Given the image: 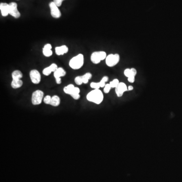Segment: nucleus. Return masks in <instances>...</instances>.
Listing matches in <instances>:
<instances>
[{"label": "nucleus", "mask_w": 182, "mask_h": 182, "mask_svg": "<svg viewBox=\"0 0 182 182\" xmlns=\"http://www.w3.org/2000/svg\"><path fill=\"white\" fill-rule=\"evenodd\" d=\"M104 99V96L101 91L99 89H94L88 93L87 99L89 101L96 104L101 103Z\"/></svg>", "instance_id": "obj_1"}, {"label": "nucleus", "mask_w": 182, "mask_h": 182, "mask_svg": "<svg viewBox=\"0 0 182 182\" xmlns=\"http://www.w3.org/2000/svg\"><path fill=\"white\" fill-rule=\"evenodd\" d=\"M84 63V57L81 54H79L78 55L72 58L69 61L70 67L73 69H78L83 66Z\"/></svg>", "instance_id": "obj_2"}, {"label": "nucleus", "mask_w": 182, "mask_h": 182, "mask_svg": "<svg viewBox=\"0 0 182 182\" xmlns=\"http://www.w3.org/2000/svg\"><path fill=\"white\" fill-rule=\"evenodd\" d=\"M120 56L118 54H109L106 58V65L109 67H113L119 62Z\"/></svg>", "instance_id": "obj_3"}, {"label": "nucleus", "mask_w": 182, "mask_h": 182, "mask_svg": "<svg viewBox=\"0 0 182 182\" xmlns=\"http://www.w3.org/2000/svg\"><path fill=\"white\" fill-rule=\"evenodd\" d=\"M44 97V93L41 90H37L33 93L32 98V102L33 105H39L42 103Z\"/></svg>", "instance_id": "obj_4"}, {"label": "nucleus", "mask_w": 182, "mask_h": 182, "mask_svg": "<svg viewBox=\"0 0 182 182\" xmlns=\"http://www.w3.org/2000/svg\"><path fill=\"white\" fill-rule=\"evenodd\" d=\"M30 76L32 83L38 84L40 83L41 80V76L38 70L36 69H33L31 70L30 73Z\"/></svg>", "instance_id": "obj_5"}, {"label": "nucleus", "mask_w": 182, "mask_h": 182, "mask_svg": "<svg viewBox=\"0 0 182 182\" xmlns=\"http://www.w3.org/2000/svg\"><path fill=\"white\" fill-rule=\"evenodd\" d=\"M9 14L15 18L20 17V13L17 9V4L16 3L12 2L9 4Z\"/></svg>", "instance_id": "obj_6"}, {"label": "nucleus", "mask_w": 182, "mask_h": 182, "mask_svg": "<svg viewBox=\"0 0 182 182\" xmlns=\"http://www.w3.org/2000/svg\"><path fill=\"white\" fill-rule=\"evenodd\" d=\"M49 7L51 10V14L52 16L55 18H59L61 17V13L57 6L54 4L53 2L50 3Z\"/></svg>", "instance_id": "obj_7"}, {"label": "nucleus", "mask_w": 182, "mask_h": 182, "mask_svg": "<svg viewBox=\"0 0 182 182\" xmlns=\"http://www.w3.org/2000/svg\"><path fill=\"white\" fill-rule=\"evenodd\" d=\"M65 75L66 72L65 71L64 69L61 67L58 68L55 72H54V76L55 78L56 83L57 84H60L61 83V77L64 76Z\"/></svg>", "instance_id": "obj_8"}, {"label": "nucleus", "mask_w": 182, "mask_h": 182, "mask_svg": "<svg viewBox=\"0 0 182 182\" xmlns=\"http://www.w3.org/2000/svg\"><path fill=\"white\" fill-rule=\"evenodd\" d=\"M127 91L128 89L127 85L122 82L120 83L118 87L115 88V93L118 97H122L124 93Z\"/></svg>", "instance_id": "obj_9"}, {"label": "nucleus", "mask_w": 182, "mask_h": 182, "mask_svg": "<svg viewBox=\"0 0 182 182\" xmlns=\"http://www.w3.org/2000/svg\"><path fill=\"white\" fill-rule=\"evenodd\" d=\"M58 68V67L57 65L55 63H53L48 67L44 68V70H43V74H44L45 76H49L52 72H55Z\"/></svg>", "instance_id": "obj_10"}, {"label": "nucleus", "mask_w": 182, "mask_h": 182, "mask_svg": "<svg viewBox=\"0 0 182 182\" xmlns=\"http://www.w3.org/2000/svg\"><path fill=\"white\" fill-rule=\"evenodd\" d=\"M0 10L3 16L6 17L9 14V4L2 3L0 4Z\"/></svg>", "instance_id": "obj_11"}, {"label": "nucleus", "mask_w": 182, "mask_h": 182, "mask_svg": "<svg viewBox=\"0 0 182 182\" xmlns=\"http://www.w3.org/2000/svg\"><path fill=\"white\" fill-rule=\"evenodd\" d=\"M91 60L94 64H97L101 61V58L99 52H94L91 56Z\"/></svg>", "instance_id": "obj_12"}, {"label": "nucleus", "mask_w": 182, "mask_h": 182, "mask_svg": "<svg viewBox=\"0 0 182 182\" xmlns=\"http://www.w3.org/2000/svg\"><path fill=\"white\" fill-rule=\"evenodd\" d=\"M68 51V48L65 45H63L61 46L56 47V54L58 56L64 55L65 53H67Z\"/></svg>", "instance_id": "obj_13"}, {"label": "nucleus", "mask_w": 182, "mask_h": 182, "mask_svg": "<svg viewBox=\"0 0 182 182\" xmlns=\"http://www.w3.org/2000/svg\"><path fill=\"white\" fill-rule=\"evenodd\" d=\"M51 49H52V46L51 44H47L45 45L44 46V48L43 49V53L44 55L46 57L51 56L53 54Z\"/></svg>", "instance_id": "obj_14"}, {"label": "nucleus", "mask_w": 182, "mask_h": 182, "mask_svg": "<svg viewBox=\"0 0 182 182\" xmlns=\"http://www.w3.org/2000/svg\"><path fill=\"white\" fill-rule=\"evenodd\" d=\"M23 85V81L21 80H13L12 81L11 87L13 89L20 88Z\"/></svg>", "instance_id": "obj_15"}, {"label": "nucleus", "mask_w": 182, "mask_h": 182, "mask_svg": "<svg viewBox=\"0 0 182 182\" xmlns=\"http://www.w3.org/2000/svg\"><path fill=\"white\" fill-rule=\"evenodd\" d=\"M60 98L58 97V96L55 95V96H53V97H52L51 103H50V105H51L52 106L57 107V106H59L60 105Z\"/></svg>", "instance_id": "obj_16"}, {"label": "nucleus", "mask_w": 182, "mask_h": 182, "mask_svg": "<svg viewBox=\"0 0 182 182\" xmlns=\"http://www.w3.org/2000/svg\"><path fill=\"white\" fill-rule=\"evenodd\" d=\"M75 87L72 84H70L69 85H67L66 87H65L63 89V91L65 93L67 94L72 95V94L74 92V90L75 89Z\"/></svg>", "instance_id": "obj_17"}, {"label": "nucleus", "mask_w": 182, "mask_h": 182, "mask_svg": "<svg viewBox=\"0 0 182 182\" xmlns=\"http://www.w3.org/2000/svg\"><path fill=\"white\" fill-rule=\"evenodd\" d=\"M12 77L13 80H20L23 77V74L20 70H16L12 72Z\"/></svg>", "instance_id": "obj_18"}, {"label": "nucleus", "mask_w": 182, "mask_h": 182, "mask_svg": "<svg viewBox=\"0 0 182 182\" xmlns=\"http://www.w3.org/2000/svg\"><path fill=\"white\" fill-rule=\"evenodd\" d=\"M80 90L79 88L78 87H76L74 90V92L72 94V97L75 100H78L80 99Z\"/></svg>", "instance_id": "obj_19"}, {"label": "nucleus", "mask_w": 182, "mask_h": 182, "mask_svg": "<svg viewBox=\"0 0 182 182\" xmlns=\"http://www.w3.org/2000/svg\"><path fill=\"white\" fill-rule=\"evenodd\" d=\"M81 76H82L83 83L85 84V83H88L89 82V80L92 78V75L90 72H87Z\"/></svg>", "instance_id": "obj_20"}, {"label": "nucleus", "mask_w": 182, "mask_h": 182, "mask_svg": "<svg viewBox=\"0 0 182 182\" xmlns=\"http://www.w3.org/2000/svg\"><path fill=\"white\" fill-rule=\"evenodd\" d=\"M108 81V76H104L103 78H102L101 81L99 82V85L101 88H104V87L106 85L105 83Z\"/></svg>", "instance_id": "obj_21"}, {"label": "nucleus", "mask_w": 182, "mask_h": 182, "mask_svg": "<svg viewBox=\"0 0 182 182\" xmlns=\"http://www.w3.org/2000/svg\"><path fill=\"white\" fill-rule=\"evenodd\" d=\"M120 83V81L118 79H114L113 81L110 82V85L112 88H116Z\"/></svg>", "instance_id": "obj_22"}, {"label": "nucleus", "mask_w": 182, "mask_h": 182, "mask_svg": "<svg viewBox=\"0 0 182 182\" xmlns=\"http://www.w3.org/2000/svg\"><path fill=\"white\" fill-rule=\"evenodd\" d=\"M74 81H75V83H76V85H81L82 83H83L81 76H76L74 79Z\"/></svg>", "instance_id": "obj_23"}, {"label": "nucleus", "mask_w": 182, "mask_h": 182, "mask_svg": "<svg viewBox=\"0 0 182 182\" xmlns=\"http://www.w3.org/2000/svg\"><path fill=\"white\" fill-rule=\"evenodd\" d=\"M124 74L125 76L127 77V78L129 77V76H132V74H131V69H129V68H127L124 71Z\"/></svg>", "instance_id": "obj_24"}, {"label": "nucleus", "mask_w": 182, "mask_h": 182, "mask_svg": "<svg viewBox=\"0 0 182 182\" xmlns=\"http://www.w3.org/2000/svg\"><path fill=\"white\" fill-rule=\"evenodd\" d=\"M90 86L91 88L94 89H99L100 87V85H99V83H95V82H92L90 84Z\"/></svg>", "instance_id": "obj_25"}, {"label": "nucleus", "mask_w": 182, "mask_h": 182, "mask_svg": "<svg viewBox=\"0 0 182 182\" xmlns=\"http://www.w3.org/2000/svg\"><path fill=\"white\" fill-rule=\"evenodd\" d=\"M51 99L52 97L49 96V95H47L46 97L44 98V102L46 104H50L51 103Z\"/></svg>", "instance_id": "obj_26"}, {"label": "nucleus", "mask_w": 182, "mask_h": 182, "mask_svg": "<svg viewBox=\"0 0 182 182\" xmlns=\"http://www.w3.org/2000/svg\"><path fill=\"white\" fill-rule=\"evenodd\" d=\"M111 88H112L111 87L109 83L106 84V85L104 87V92L105 93H106V94L110 92Z\"/></svg>", "instance_id": "obj_27"}, {"label": "nucleus", "mask_w": 182, "mask_h": 182, "mask_svg": "<svg viewBox=\"0 0 182 182\" xmlns=\"http://www.w3.org/2000/svg\"><path fill=\"white\" fill-rule=\"evenodd\" d=\"M64 0H53V2L58 7H60L62 5V2Z\"/></svg>", "instance_id": "obj_28"}, {"label": "nucleus", "mask_w": 182, "mask_h": 182, "mask_svg": "<svg viewBox=\"0 0 182 182\" xmlns=\"http://www.w3.org/2000/svg\"><path fill=\"white\" fill-rule=\"evenodd\" d=\"M135 76H131L127 78V80L129 81V83H133L135 81Z\"/></svg>", "instance_id": "obj_29"}, {"label": "nucleus", "mask_w": 182, "mask_h": 182, "mask_svg": "<svg viewBox=\"0 0 182 182\" xmlns=\"http://www.w3.org/2000/svg\"><path fill=\"white\" fill-rule=\"evenodd\" d=\"M131 74H132V75L134 76H136V74H137V70L135 68H131Z\"/></svg>", "instance_id": "obj_30"}, {"label": "nucleus", "mask_w": 182, "mask_h": 182, "mask_svg": "<svg viewBox=\"0 0 182 182\" xmlns=\"http://www.w3.org/2000/svg\"><path fill=\"white\" fill-rule=\"evenodd\" d=\"M127 89H128V91H132L134 89V87L132 86V85H129L128 87H127Z\"/></svg>", "instance_id": "obj_31"}]
</instances>
